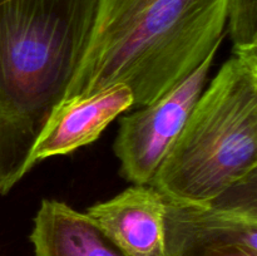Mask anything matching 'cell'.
Instances as JSON below:
<instances>
[{
  "label": "cell",
  "instance_id": "obj_1",
  "mask_svg": "<svg viewBox=\"0 0 257 256\" xmlns=\"http://www.w3.org/2000/svg\"><path fill=\"white\" fill-rule=\"evenodd\" d=\"M227 0H97L84 53L62 102L125 84L145 107L220 47Z\"/></svg>",
  "mask_w": 257,
  "mask_h": 256
},
{
  "label": "cell",
  "instance_id": "obj_2",
  "mask_svg": "<svg viewBox=\"0 0 257 256\" xmlns=\"http://www.w3.org/2000/svg\"><path fill=\"white\" fill-rule=\"evenodd\" d=\"M97 0H0V196L64 98L88 43Z\"/></svg>",
  "mask_w": 257,
  "mask_h": 256
},
{
  "label": "cell",
  "instance_id": "obj_3",
  "mask_svg": "<svg viewBox=\"0 0 257 256\" xmlns=\"http://www.w3.org/2000/svg\"><path fill=\"white\" fill-rule=\"evenodd\" d=\"M257 172V45L233 49L201 93L150 186L202 202Z\"/></svg>",
  "mask_w": 257,
  "mask_h": 256
},
{
  "label": "cell",
  "instance_id": "obj_4",
  "mask_svg": "<svg viewBox=\"0 0 257 256\" xmlns=\"http://www.w3.org/2000/svg\"><path fill=\"white\" fill-rule=\"evenodd\" d=\"M165 203L162 256H206L227 246L257 252V172L211 200Z\"/></svg>",
  "mask_w": 257,
  "mask_h": 256
},
{
  "label": "cell",
  "instance_id": "obj_5",
  "mask_svg": "<svg viewBox=\"0 0 257 256\" xmlns=\"http://www.w3.org/2000/svg\"><path fill=\"white\" fill-rule=\"evenodd\" d=\"M218 48L157 100L120 118L113 151L120 162V176L128 182L151 185L205 89Z\"/></svg>",
  "mask_w": 257,
  "mask_h": 256
},
{
  "label": "cell",
  "instance_id": "obj_6",
  "mask_svg": "<svg viewBox=\"0 0 257 256\" xmlns=\"http://www.w3.org/2000/svg\"><path fill=\"white\" fill-rule=\"evenodd\" d=\"M135 107L130 87L115 84L89 97L60 102L50 113L25 162V175L43 160L68 155L99 138L125 110Z\"/></svg>",
  "mask_w": 257,
  "mask_h": 256
},
{
  "label": "cell",
  "instance_id": "obj_7",
  "mask_svg": "<svg viewBox=\"0 0 257 256\" xmlns=\"http://www.w3.org/2000/svg\"><path fill=\"white\" fill-rule=\"evenodd\" d=\"M165 197L150 185H133L87 215L128 256H162Z\"/></svg>",
  "mask_w": 257,
  "mask_h": 256
},
{
  "label": "cell",
  "instance_id": "obj_8",
  "mask_svg": "<svg viewBox=\"0 0 257 256\" xmlns=\"http://www.w3.org/2000/svg\"><path fill=\"white\" fill-rule=\"evenodd\" d=\"M29 240L34 256H128L87 213L57 200L42 201Z\"/></svg>",
  "mask_w": 257,
  "mask_h": 256
},
{
  "label": "cell",
  "instance_id": "obj_9",
  "mask_svg": "<svg viewBox=\"0 0 257 256\" xmlns=\"http://www.w3.org/2000/svg\"><path fill=\"white\" fill-rule=\"evenodd\" d=\"M226 25L233 49L257 45V0H227Z\"/></svg>",
  "mask_w": 257,
  "mask_h": 256
},
{
  "label": "cell",
  "instance_id": "obj_10",
  "mask_svg": "<svg viewBox=\"0 0 257 256\" xmlns=\"http://www.w3.org/2000/svg\"><path fill=\"white\" fill-rule=\"evenodd\" d=\"M206 256H257V252L243 246H227V247L211 251Z\"/></svg>",
  "mask_w": 257,
  "mask_h": 256
}]
</instances>
